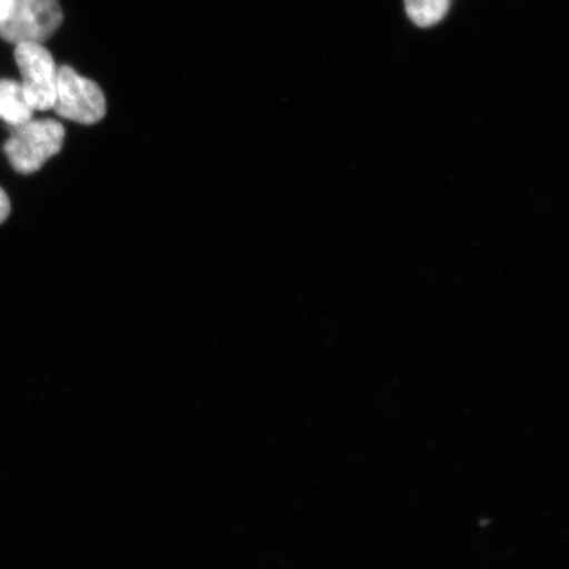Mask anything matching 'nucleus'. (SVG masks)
I'll return each instance as SVG.
<instances>
[{"instance_id":"nucleus-1","label":"nucleus","mask_w":569,"mask_h":569,"mask_svg":"<svg viewBox=\"0 0 569 569\" xmlns=\"http://www.w3.org/2000/svg\"><path fill=\"white\" fill-rule=\"evenodd\" d=\"M66 128L56 120H31L13 128L3 151L11 167L20 174H32L46 166L48 160L60 153Z\"/></svg>"},{"instance_id":"nucleus-2","label":"nucleus","mask_w":569,"mask_h":569,"mask_svg":"<svg viewBox=\"0 0 569 569\" xmlns=\"http://www.w3.org/2000/svg\"><path fill=\"white\" fill-rule=\"evenodd\" d=\"M62 23L59 0H11L9 13L0 23V38L11 44H24L52 38Z\"/></svg>"},{"instance_id":"nucleus-3","label":"nucleus","mask_w":569,"mask_h":569,"mask_svg":"<svg viewBox=\"0 0 569 569\" xmlns=\"http://www.w3.org/2000/svg\"><path fill=\"white\" fill-rule=\"evenodd\" d=\"M60 117L80 124H96L106 116V98L96 82L73 68L61 67L57 74L53 107Z\"/></svg>"},{"instance_id":"nucleus-4","label":"nucleus","mask_w":569,"mask_h":569,"mask_svg":"<svg viewBox=\"0 0 569 569\" xmlns=\"http://www.w3.org/2000/svg\"><path fill=\"white\" fill-rule=\"evenodd\" d=\"M16 60L28 103L34 111L51 110L59 74L51 52L42 44L24 42L17 46Z\"/></svg>"},{"instance_id":"nucleus-5","label":"nucleus","mask_w":569,"mask_h":569,"mask_svg":"<svg viewBox=\"0 0 569 569\" xmlns=\"http://www.w3.org/2000/svg\"><path fill=\"white\" fill-rule=\"evenodd\" d=\"M31 104L28 103L21 84L13 80H0V119L17 128L33 119Z\"/></svg>"},{"instance_id":"nucleus-6","label":"nucleus","mask_w":569,"mask_h":569,"mask_svg":"<svg viewBox=\"0 0 569 569\" xmlns=\"http://www.w3.org/2000/svg\"><path fill=\"white\" fill-rule=\"evenodd\" d=\"M452 0H405V7L418 27L429 28L442 21L450 11Z\"/></svg>"},{"instance_id":"nucleus-7","label":"nucleus","mask_w":569,"mask_h":569,"mask_svg":"<svg viewBox=\"0 0 569 569\" xmlns=\"http://www.w3.org/2000/svg\"><path fill=\"white\" fill-rule=\"evenodd\" d=\"M11 212V203L9 196L6 194V191L0 188V224L6 222V219L9 218Z\"/></svg>"},{"instance_id":"nucleus-8","label":"nucleus","mask_w":569,"mask_h":569,"mask_svg":"<svg viewBox=\"0 0 569 569\" xmlns=\"http://www.w3.org/2000/svg\"><path fill=\"white\" fill-rule=\"evenodd\" d=\"M11 0H0V23L6 19L10 10Z\"/></svg>"}]
</instances>
